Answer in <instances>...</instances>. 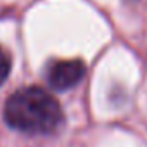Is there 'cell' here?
I'll return each instance as SVG.
<instances>
[{"instance_id": "obj_1", "label": "cell", "mask_w": 147, "mask_h": 147, "mask_svg": "<svg viewBox=\"0 0 147 147\" xmlns=\"http://www.w3.org/2000/svg\"><path fill=\"white\" fill-rule=\"evenodd\" d=\"M5 123L26 135H50L62 123L59 102L43 88L26 87L14 92L4 107Z\"/></svg>"}, {"instance_id": "obj_2", "label": "cell", "mask_w": 147, "mask_h": 147, "mask_svg": "<svg viewBox=\"0 0 147 147\" xmlns=\"http://www.w3.org/2000/svg\"><path fill=\"white\" fill-rule=\"evenodd\" d=\"M85 76V64L82 61H59L50 66L47 73V82L50 88L57 92L76 87Z\"/></svg>"}, {"instance_id": "obj_3", "label": "cell", "mask_w": 147, "mask_h": 147, "mask_svg": "<svg viewBox=\"0 0 147 147\" xmlns=\"http://www.w3.org/2000/svg\"><path fill=\"white\" fill-rule=\"evenodd\" d=\"M9 73H11V59L0 47V85L9 78Z\"/></svg>"}]
</instances>
